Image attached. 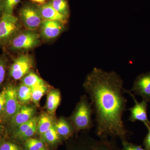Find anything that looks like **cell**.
Instances as JSON below:
<instances>
[{"mask_svg": "<svg viewBox=\"0 0 150 150\" xmlns=\"http://www.w3.org/2000/svg\"><path fill=\"white\" fill-rule=\"evenodd\" d=\"M124 81L114 71L95 67L86 78L83 87L88 94L95 115V133L99 139L119 138L128 141L131 132L122 119L127 100L124 96Z\"/></svg>", "mask_w": 150, "mask_h": 150, "instance_id": "cell-1", "label": "cell"}, {"mask_svg": "<svg viewBox=\"0 0 150 150\" xmlns=\"http://www.w3.org/2000/svg\"><path fill=\"white\" fill-rule=\"evenodd\" d=\"M87 96H83L76 106L71 117V120L75 131L89 130L94 127L92 115L93 110L91 103Z\"/></svg>", "mask_w": 150, "mask_h": 150, "instance_id": "cell-2", "label": "cell"}, {"mask_svg": "<svg viewBox=\"0 0 150 150\" xmlns=\"http://www.w3.org/2000/svg\"><path fill=\"white\" fill-rule=\"evenodd\" d=\"M40 34L35 30H26L21 31L8 43L12 51H26L38 46L40 43Z\"/></svg>", "mask_w": 150, "mask_h": 150, "instance_id": "cell-3", "label": "cell"}, {"mask_svg": "<svg viewBox=\"0 0 150 150\" xmlns=\"http://www.w3.org/2000/svg\"><path fill=\"white\" fill-rule=\"evenodd\" d=\"M21 22L13 14L4 13L0 18V45H7L21 31Z\"/></svg>", "mask_w": 150, "mask_h": 150, "instance_id": "cell-4", "label": "cell"}, {"mask_svg": "<svg viewBox=\"0 0 150 150\" xmlns=\"http://www.w3.org/2000/svg\"><path fill=\"white\" fill-rule=\"evenodd\" d=\"M68 150H121L115 139H96L88 136L79 144L72 145Z\"/></svg>", "mask_w": 150, "mask_h": 150, "instance_id": "cell-5", "label": "cell"}, {"mask_svg": "<svg viewBox=\"0 0 150 150\" xmlns=\"http://www.w3.org/2000/svg\"><path fill=\"white\" fill-rule=\"evenodd\" d=\"M21 21L27 30H35L39 28L42 19L38 12L37 6L32 4L24 5L19 11Z\"/></svg>", "mask_w": 150, "mask_h": 150, "instance_id": "cell-6", "label": "cell"}, {"mask_svg": "<svg viewBox=\"0 0 150 150\" xmlns=\"http://www.w3.org/2000/svg\"><path fill=\"white\" fill-rule=\"evenodd\" d=\"M124 92L131 96L134 102V106L129 109L130 115L128 120L133 123L137 121H141L144 124L146 127H147L150 123L147 113L148 102L144 99L141 102H139L135 95L129 90L124 89Z\"/></svg>", "mask_w": 150, "mask_h": 150, "instance_id": "cell-7", "label": "cell"}, {"mask_svg": "<svg viewBox=\"0 0 150 150\" xmlns=\"http://www.w3.org/2000/svg\"><path fill=\"white\" fill-rule=\"evenodd\" d=\"M33 59L28 54H22L15 59L10 69V75L15 80L22 79L30 72L33 66Z\"/></svg>", "mask_w": 150, "mask_h": 150, "instance_id": "cell-8", "label": "cell"}, {"mask_svg": "<svg viewBox=\"0 0 150 150\" xmlns=\"http://www.w3.org/2000/svg\"><path fill=\"white\" fill-rule=\"evenodd\" d=\"M5 91L6 105L4 115L6 118L11 120L19 110L21 105L19 102L17 96V88L9 84L4 88Z\"/></svg>", "mask_w": 150, "mask_h": 150, "instance_id": "cell-9", "label": "cell"}, {"mask_svg": "<svg viewBox=\"0 0 150 150\" xmlns=\"http://www.w3.org/2000/svg\"><path fill=\"white\" fill-rule=\"evenodd\" d=\"M66 24L60 21L43 20L39 27L40 37L46 40L55 39L64 31Z\"/></svg>", "mask_w": 150, "mask_h": 150, "instance_id": "cell-10", "label": "cell"}, {"mask_svg": "<svg viewBox=\"0 0 150 150\" xmlns=\"http://www.w3.org/2000/svg\"><path fill=\"white\" fill-rule=\"evenodd\" d=\"M134 95L139 96L148 103L150 102V71L137 76L133 86L129 90Z\"/></svg>", "mask_w": 150, "mask_h": 150, "instance_id": "cell-11", "label": "cell"}, {"mask_svg": "<svg viewBox=\"0 0 150 150\" xmlns=\"http://www.w3.org/2000/svg\"><path fill=\"white\" fill-rule=\"evenodd\" d=\"M35 108L31 105H21V107L11 120V125L14 129L28 122L34 117Z\"/></svg>", "mask_w": 150, "mask_h": 150, "instance_id": "cell-12", "label": "cell"}, {"mask_svg": "<svg viewBox=\"0 0 150 150\" xmlns=\"http://www.w3.org/2000/svg\"><path fill=\"white\" fill-rule=\"evenodd\" d=\"M37 8L43 20L60 21L65 24L68 22V18L56 11L49 1L38 6Z\"/></svg>", "mask_w": 150, "mask_h": 150, "instance_id": "cell-13", "label": "cell"}, {"mask_svg": "<svg viewBox=\"0 0 150 150\" xmlns=\"http://www.w3.org/2000/svg\"><path fill=\"white\" fill-rule=\"evenodd\" d=\"M54 126L59 136L65 139L71 137L75 130L72 123L64 117L59 118L54 123Z\"/></svg>", "mask_w": 150, "mask_h": 150, "instance_id": "cell-14", "label": "cell"}, {"mask_svg": "<svg viewBox=\"0 0 150 150\" xmlns=\"http://www.w3.org/2000/svg\"><path fill=\"white\" fill-rule=\"evenodd\" d=\"M61 101V94L58 90L52 89L47 95L46 108L48 113L51 115L55 114Z\"/></svg>", "mask_w": 150, "mask_h": 150, "instance_id": "cell-15", "label": "cell"}, {"mask_svg": "<svg viewBox=\"0 0 150 150\" xmlns=\"http://www.w3.org/2000/svg\"><path fill=\"white\" fill-rule=\"evenodd\" d=\"M54 122L52 115L43 112L38 119L37 132L40 135H43L54 126Z\"/></svg>", "mask_w": 150, "mask_h": 150, "instance_id": "cell-16", "label": "cell"}, {"mask_svg": "<svg viewBox=\"0 0 150 150\" xmlns=\"http://www.w3.org/2000/svg\"><path fill=\"white\" fill-rule=\"evenodd\" d=\"M51 6L59 13L69 19L70 16V9L68 0H50Z\"/></svg>", "mask_w": 150, "mask_h": 150, "instance_id": "cell-17", "label": "cell"}, {"mask_svg": "<svg viewBox=\"0 0 150 150\" xmlns=\"http://www.w3.org/2000/svg\"><path fill=\"white\" fill-rule=\"evenodd\" d=\"M22 83L31 88L46 83L43 79L40 77L37 74L32 72H29L22 79Z\"/></svg>", "mask_w": 150, "mask_h": 150, "instance_id": "cell-18", "label": "cell"}, {"mask_svg": "<svg viewBox=\"0 0 150 150\" xmlns=\"http://www.w3.org/2000/svg\"><path fill=\"white\" fill-rule=\"evenodd\" d=\"M17 96L19 102L26 104L31 100V88L21 83L17 88Z\"/></svg>", "mask_w": 150, "mask_h": 150, "instance_id": "cell-19", "label": "cell"}, {"mask_svg": "<svg viewBox=\"0 0 150 150\" xmlns=\"http://www.w3.org/2000/svg\"><path fill=\"white\" fill-rule=\"evenodd\" d=\"M47 90L48 86L46 83L31 88V100L36 106L39 105L40 100Z\"/></svg>", "mask_w": 150, "mask_h": 150, "instance_id": "cell-20", "label": "cell"}, {"mask_svg": "<svg viewBox=\"0 0 150 150\" xmlns=\"http://www.w3.org/2000/svg\"><path fill=\"white\" fill-rule=\"evenodd\" d=\"M38 118L34 117L31 120L28 121L26 123L22 124L16 127L13 133V137L15 139H17L21 134H23L25 131H27L28 129L30 128L34 123H37Z\"/></svg>", "mask_w": 150, "mask_h": 150, "instance_id": "cell-21", "label": "cell"}, {"mask_svg": "<svg viewBox=\"0 0 150 150\" xmlns=\"http://www.w3.org/2000/svg\"><path fill=\"white\" fill-rule=\"evenodd\" d=\"M21 0H3L0 3L4 13L13 14L14 11Z\"/></svg>", "mask_w": 150, "mask_h": 150, "instance_id": "cell-22", "label": "cell"}, {"mask_svg": "<svg viewBox=\"0 0 150 150\" xmlns=\"http://www.w3.org/2000/svg\"><path fill=\"white\" fill-rule=\"evenodd\" d=\"M43 139L50 144H54L58 142L60 139V136L57 133L54 126L42 135Z\"/></svg>", "mask_w": 150, "mask_h": 150, "instance_id": "cell-23", "label": "cell"}, {"mask_svg": "<svg viewBox=\"0 0 150 150\" xmlns=\"http://www.w3.org/2000/svg\"><path fill=\"white\" fill-rule=\"evenodd\" d=\"M25 146L28 150H39L43 148L44 144L41 140L30 138L25 140Z\"/></svg>", "mask_w": 150, "mask_h": 150, "instance_id": "cell-24", "label": "cell"}, {"mask_svg": "<svg viewBox=\"0 0 150 150\" xmlns=\"http://www.w3.org/2000/svg\"><path fill=\"white\" fill-rule=\"evenodd\" d=\"M37 122L34 123L27 131L20 135L16 139L21 140H26L32 137L37 131Z\"/></svg>", "mask_w": 150, "mask_h": 150, "instance_id": "cell-25", "label": "cell"}, {"mask_svg": "<svg viewBox=\"0 0 150 150\" xmlns=\"http://www.w3.org/2000/svg\"><path fill=\"white\" fill-rule=\"evenodd\" d=\"M122 146L121 150H146L142 146L130 143L128 141L122 142Z\"/></svg>", "mask_w": 150, "mask_h": 150, "instance_id": "cell-26", "label": "cell"}, {"mask_svg": "<svg viewBox=\"0 0 150 150\" xmlns=\"http://www.w3.org/2000/svg\"><path fill=\"white\" fill-rule=\"evenodd\" d=\"M6 61L5 59L0 56V86L4 81L6 72Z\"/></svg>", "mask_w": 150, "mask_h": 150, "instance_id": "cell-27", "label": "cell"}, {"mask_svg": "<svg viewBox=\"0 0 150 150\" xmlns=\"http://www.w3.org/2000/svg\"><path fill=\"white\" fill-rule=\"evenodd\" d=\"M0 150H22L18 146L11 142H5L0 145Z\"/></svg>", "mask_w": 150, "mask_h": 150, "instance_id": "cell-28", "label": "cell"}, {"mask_svg": "<svg viewBox=\"0 0 150 150\" xmlns=\"http://www.w3.org/2000/svg\"><path fill=\"white\" fill-rule=\"evenodd\" d=\"M6 105V95L4 89L0 92V116L4 114Z\"/></svg>", "mask_w": 150, "mask_h": 150, "instance_id": "cell-29", "label": "cell"}, {"mask_svg": "<svg viewBox=\"0 0 150 150\" xmlns=\"http://www.w3.org/2000/svg\"><path fill=\"white\" fill-rule=\"evenodd\" d=\"M146 128L148 130V133L144 139L143 145L145 150H150V123L146 127Z\"/></svg>", "mask_w": 150, "mask_h": 150, "instance_id": "cell-30", "label": "cell"}, {"mask_svg": "<svg viewBox=\"0 0 150 150\" xmlns=\"http://www.w3.org/2000/svg\"><path fill=\"white\" fill-rule=\"evenodd\" d=\"M29 1L32 2L37 3V4L41 5L47 2L49 0H29Z\"/></svg>", "mask_w": 150, "mask_h": 150, "instance_id": "cell-31", "label": "cell"}, {"mask_svg": "<svg viewBox=\"0 0 150 150\" xmlns=\"http://www.w3.org/2000/svg\"><path fill=\"white\" fill-rule=\"evenodd\" d=\"M3 14V11L2 8L0 6V18L2 16Z\"/></svg>", "mask_w": 150, "mask_h": 150, "instance_id": "cell-32", "label": "cell"}, {"mask_svg": "<svg viewBox=\"0 0 150 150\" xmlns=\"http://www.w3.org/2000/svg\"><path fill=\"white\" fill-rule=\"evenodd\" d=\"M3 131V126L0 124V134H1Z\"/></svg>", "mask_w": 150, "mask_h": 150, "instance_id": "cell-33", "label": "cell"}, {"mask_svg": "<svg viewBox=\"0 0 150 150\" xmlns=\"http://www.w3.org/2000/svg\"><path fill=\"white\" fill-rule=\"evenodd\" d=\"M39 150H46V149H45L44 147L42 148V149H41Z\"/></svg>", "mask_w": 150, "mask_h": 150, "instance_id": "cell-34", "label": "cell"}, {"mask_svg": "<svg viewBox=\"0 0 150 150\" xmlns=\"http://www.w3.org/2000/svg\"><path fill=\"white\" fill-rule=\"evenodd\" d=\"M2 1H3V0H0V3H1V2Z\"/></svg>", "mask_w": 150, "mask_h": 150, "instance_id": "cell-35", "label": "cell"}]
</instances>
